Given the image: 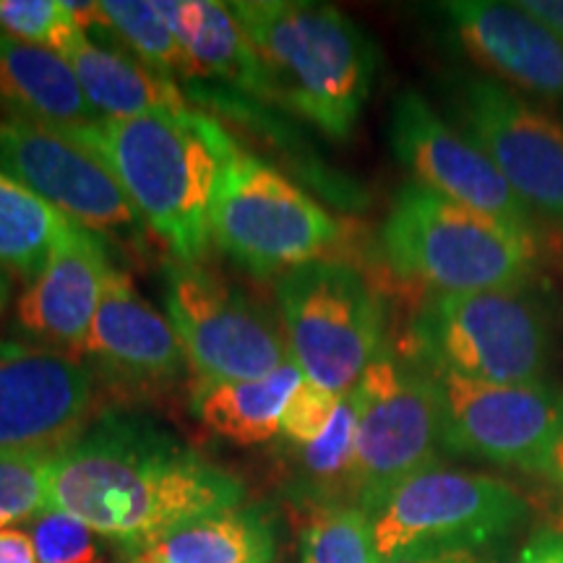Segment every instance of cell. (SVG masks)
I'll list each match as a JSON object with an SVG mask.
<instances>
[{"mask_svg":"<svg viewBox=\"0 0 563 563\" xmlns=\"http://www.w3.org/2000/svg\"><path fill=\"white\" fill-rule=\"evenodd\" d=\"M70 224L53 203L0 170V272L34 277Z\"/></svg>","mask_w":563,"mask_h":563,"instance_id":"cell-24","label":"cell"},{"mask_svg":"<svg viewBox=\"0 0 563 563\" xmlns=\"http://www.w3.org/2000/svg\"><path fill=\"white\" fill-rule=\"evenodd\" d=\"M412 361L483 384L543 382L553 355V316L530 285L431 292L410 323Z\"/></svg>","mask_w":563,"mask_h":563,"instance_id":"cell-5","label":"cell"},{"mask_svg":"<svg viewBox=\"0 0 563 563\" xmlns=\"http://www.w3.org/2000/svg\"><path fill=\"white\" fill-rule=\"evenodd\" d=\"M389 146L399 165L415 178L412 183L538 241L534 217L496 165L418 89H405L394 97Z\"/></svg>","mask_w":563,"mask_h":563,"instance_id":"cell-13","label":"cell"},{"mask_svg":"<svg viewBox=\"0 0 563 563\" xmlns=\"http://www.w3.org/2000/svg\"><path fill=\"white\" fill-rule=\"evenodd\" d=\"M60 55L70 63L100 118L125 121L150 112L188 108L173 76L150 68L129 51L97 45L87 34H76Z\"/></svg>","mask_w":563,"mask_h":563,"instance_id":"cell-21","label":"cell"},{"mask_svg":"<svg viewBox=\"0 0 563 563\" xmlns=\"http://www.w3.org/2000/svg\"><path fill=\"white\" fill-rule=\"evenodd\" d=\"M277 300L302 376L344 394L384 350V300L355 266L316 258L282 274Z\"/></svg>","mask_w":563,"mask_h":563,"instance_id":"cell-6","label":"cell"},{"mask_svg":"<svg viewBox=\"0 0 563 563\" xmlns=\"http://www.w3.org/2000/svg\"><path fill=\"white\" fill-rule=\"evenodd\" d=\"M382 249L399 277L433 292L525 287L538 269V241L418 183L394 194Z\"/></svg>","mask_w":563,"mask_h":563,"instance_id":"cell-4","label":"cell"},{"mask_svg":"<svg viewBox=\"0 0 563 563\" xmlns=\"http://www.w3.org/2000/svg\"><path fill=\"white\" fill-rule=\"evenodd\" d=\"M340 397L342 394L327 391L308 382V378H302V384L292 391L290 402L282 412L279 433L298 449L319 441L334 418Z\"/></svg>","mask_w":563,"mask_h":563,"instance_id":"cell-31","label":"cell"},{"mask_svg":"<svg viewBox=\"0 0 563 563\" xmlns=\"http://www.w3.org/2000/svg\"><path fill=\"white\" fill-rule=\"evenodd\" d=\"M0 563H40L30 534L21 530H0Z\"/></svg>","mask_w":563,"mask_h":563,"instance_id":"cell-35","label":"cell"},{"mask_svg":"<svg viewBox=\"0 0 563 563\" xmlns=\"http://www.w3.org/2000/svg\"><path fill=\"white\" fill-rule=\"evenodd\" d=\"M53 456L0 449V530L47 511V475Z\"/></svg>","mask_w":563,"mask_h":563,"instance_id":"cell-28","label":"cell"},{"mask_svg":"<svg viewBox=\"0 0 563 563\" xmlns=\"http://www.w3.org/2000/svg\"><path fill=\"white\" fill-rule=\"evenodd\" d=\"M357 415L361 402L352 386L340 397L334 418L321 439L300 446V493L306 501L316 504V509L352 504L350 477L355 462Z\"/></svg>","mask_w":563,"mask_h":563,"instance_id":"cell-25","label":"cell"},{"mask_svg":"<svg viewBox=\"0 0 563 563\" xmlns=\"http://www.w3.org/2000/svg\"><path fill=\"white\" fill-rule=\"evenodd\" d=\"M530 506L501 477L431 467L394 488L371 514L382 563L426 548H498Z\"/></svg>","mask_w":563,"mask_h":563,"instance_id":"cell-9","label":"cell"},{"mask_svg":"<svg viewBox=\"0 0 563 563\" xmlns=\"http://www.w3.org/2000/svg\"><path fill=\"white\" fill-rule=\"evenodd\" d=\"M0 32L58 55L84 34L63 0H0Z\"/></svg>","mask_w":563,"mask_h":563,"instance_id":"cell-29","label":"cell"},{"mask_svg":"<svg viewBox=\"0 0 563 563\" xmlns=\"http://www.w3.org/2000/svg\"><path fill=\"white\" fill-rule=\"evenodd\" d=\"M431 376L441 402V449L449 454L530 473L563 422V391L548 382L506 386L446 371Z\"/></svg>","mask_w":563,"mask_h":563,"instance_id":"cell-12","label":"cell"},{"mask_svg":"<svg viewBox=\"0 0 563 563\" xmlns=\"http://www.w3.org/2000/svg\"><path fill=\"white\" fill-rule=\"evenodd\" d=\"M439 11L477 66L563 110V42L545 24L498 0H449Z\"/></svg>","mask_w":563,"mask_h":563,"instance_id":"cell-17","label":"cell"},{"mask_svg":"<svg viewBox=\"0 0 563 563\" xmlns=\"http://www.w3.org/2000/svg\"><path fill=\"white\" fill-rule=\"evenodd\" d=\"M530 473L540 475L543 481H548L551 485H555L559 490H563V422H561L559 433L553 435V441L548 443L543 456H540V460L532 464Z\"/></svg>","mask_w":563,"mask_h":563,"instance_id":"cell-34","label":"cell"},{"mask_svg":"<svg viewBox=\"0 0 563 563\" xmlns=\"http://www.w3.org/2000/svg\"><path fill=\"white\" fill-rule=\"evenodd\" d=\"M274 527L258 506L207 514L157 540L139 563H272Z\"/></svg>","mask_w":563,"mask_h":563,"instance_id":"cell-23","label":"cell"},{"mask_svg":"<svg viewBox=\"0 0 563 563\" xmlns=\"http://www.w3.org/2000/svg\"><path fill=\"white\" fill-rule=\"evenodd\" d=\"M104 21L112 37L125 45V51L136 55L141 63L159 70L165 76L186 74V58L175 40V34L162 16L157 0L139 3V0H104Z\"/></svg>","mask_w":563,"mask_h":563,"instance_id":"cell-26","label":"cell"},{"mask_svg":"<svg viewBox=\"0 0 563 563\" xmlns=\"http://www.w3.org/2000/svg\"><path fill=\"white\" fill-rule=\"evenodd\" d=\"M230 11L256 47L272 102L327 139L347 141L378 70L376 42L363 26L311 0H238Z\"/></svg>","mask_w":563,"mask_h":563,"instance_id":"cell-3","label":"cell"},{"mask_svg":"<svg viewBox=\"0 0 563 563\" xmlns=\"http://www.w3.org/2000/svg\"><path fill=\"white\" fill-rule=\"evenodd\" d=\"M302 378L298 363L290 361L253 382H196L191 410L207 431L238 446H253L279 433L282 412Z\"/></svg>","mask_w":563,"mask_h":563,"instance_id":"cell-22","label":"cell"},{"mask_svg":"<svg viewBox=\"0 0 563 563\" xmlns=\"http://www.w3.org/2000/svg\"><path fill=\"white\" fill-rule=\"evenodd\" d=\"M178 40L186 76H214L241 95L272 100L266 70L230 3L214 0H157Z\"/></svg>","mask_w":563,"mask_h":563,"instance_id":"cell-19","label":"cell"},{"mask_svg":"<svg viewBox=\"0 0 563 563\" xmlns=\"http://www.w3.org/2000/svg\"><path fill=\"white\" fill-rule=\"evenodd\" d=\"M355 394L361 415L350 498L371 517L394 488L439 467L441 402L431 371L389 350L365 368Z\"/></svg>","mask_w":563,"mask_h":563,"instance_id":"cell-7","label":"cell"},{"mask_svg":"<svg viewBox=\"0 0 563 563\" xmlns=\"http://www.w3.org/2000/svg\"><path fill=\"white\" fill-rule=\"evenodd\" d=\"M509 563H563V530L543 527L530 534Z\"/></svg>","mask_w":563,"mask_h":563,"instance_id":"cell-33","label":"cell"},{"mask_svg":"<svg viewBox=\"0 0 563 563\" xmlns=\"http://www.w3.org/2000/svg\"><path fill=\"white\" fill-rule=\"evenodd\" d=\"M165 308L196 382H253L292 361L272 316L199 264L165 266Z\"/></svg>","mask_w":563,"mask_h":563,"instance_id":"cell-11","label":"cell"},{"mask_svg":"<svg viewBox=\"0 0 563 563\" xmlns=\"http://www.w3.org/2000/svg\"><path fill=\"white\" fill-rule=\"evenodd\" d=\"M302 563H382L368 514L352 504L316 509L302 530Z\"/></svg>","mask_w":563,"mask_h":563,"instance_id":"cell-27","label":"cell"},{"mask_svg":"<svg viewBox=\"0 0 563 563\" xmlns=\"http://www.w3.org/2000/svg\"><path fill=\"white\" fill-rule=\"evenodd\" d=\"M211 241L256 277L323 258L340 241V222L264 159L238 150L224 170Z\"/></svg>","mask_w":563,"mask_h":563,"instance_id":"cell-8","label":"cell"},{"mask_svg":"<svg viewBox=\"0 0 563 563\" xmlns=\"http://www.w3.org/2000/svg\"><path fill=\"white\" fill-rule=\"evenodd\" d=\"M446 102L534 220L563 232V123L490 76H454Z\"/></svg>","mask_w":563,"mask_h":563,"instance_id":"cell-10","label":"cell"},{"mask_svg":"<svg viewBox=\"0 0 563 563\" xmlns=\"http://www.w3.org/2000/svg\"><path fill=\"white\" fill-rule=\"evenodd\" d=\"M32 543L40 563H95V530L63 511H42L34 517Z\"/></svg>","mask_w":563,"mask_h":563,"instance_id":"cell-30","label":"cell"},{"mask_svg":"<svg viewBox=\"0 0 563 563\" xmlns=\"http://www.w3.org/2000/svg\"><path fill=\"white\" fill-rule=\"evenodd\" d=\"M496 548H426L386 563H498Z\"/></svg>","mask_w":563,"mask_h":563,"instance_id":"cell-32","label":"cell"},{"mask_svg":"<svg viewBox=\"0 0 563 563\" xmlns=\"http://www.w3.org/2000/svg\"><path fill=\"white\" fill-rule=\"evenodd\" d=\"M519 9L545 24L563 42V0H522Z\"/></svg>","mask_w":563,"mask_h":563,"instance_id":"cell-36","label":"cell"},{"mask_svg":"<svg viewBox=\"0 0 563 563\" xmlns=\"http://www.w3.org/2000/svg\"><path fill=\"white\" fill-rule=\"evenodd\" d=\"M235 475L146 418L104 415L53 456L47 511L141 555L180 525L243 506Z\"/></svg>","mask_w":563,"mask_h":563,"instance_id":"cell-1","label":"cell"},{"mask_svg":"<svg viewBox=\"0 0 563 563\" xmlns=\"http://www.w3.org/2000/svg\"><path fill=\"white\" fill-rule=\"evenodd\" d=\"M115 269L100 232L70 222L53 245L45 266L21 292L19 327L45 342V347L79 357Z\"/></svg>","mask_w":563,"mask_h":563,"instance_id":"cell-16","label":"cell"},{"mask_svg":"<svg viewBox=\"0 0 563 563\" xmlns=\"http://www.w3.org/2000/svg\"><path fill=\"white\" fill-rule=\"evenodd\" d=\"M9 298H11L9 277H5V272H0V316H3L5 306H9Z\"/></svg>","mask_w":563,"mask_h":563,"instance_id":"cell-37","label":"cell"},{"mask_svg":"<svg viewBox=\"0 0 563 563\" xmlns=\"http://www.w3.org/2000/svg\"><path fill=\"white\" fill-rule=\"evenodd\" d=\"M0 34H3V32H0Z\"/></svg>","mask_w":563,"mask_h":563,"instance_id":"cell-38","label":"cell"},{"mask_svg":"<svg viewBox=\"0 0 563 563\" xmlns=\"http://www.w3.org/2000/svg\"><path fill=\"white\" fill-rule=\"evenodd\" d=\"M55 131L108 167L139 220L170 249L173 262H201L224 170L241 150L220 121L183 108Z\"/></svg>","mask_w":563,"mask_h":563,"instance_id":"cell-2","label":"cell"},{"mask_svg":"<svg viewBox=\"0 0 563 563\" xmlns=\"http://www.w3.org/2000/svg\"><path fill=\"white\" fill-rule=\"evenodd\" d=\"M79 357H89L100 376L131 389H154L178 382L186 352L167 313L136 292L129 274L112 272L100 311L91 321Z\"/></svg>","mask_w":563,"mask_h":563,"instance_id":"cell-18","label":"cell"},{"mask_svg":"<svg viewBox=\"0 0 563 563\" xmlns=\"http://www.w3.org/2000/svg\"><path fill=\"white\" fill-rule=\"evenodd\" d=\"M0 170L95 232H136L139 214L121 183L74 139L24 118L0 115Z\"/></svg>","mask_w":563,"mask_h":563,"instance_id":"cell-15","label":"cell"},{"mask_svg":"<svg viewBox=\"0 0 563 563\" xmlns=\"http://www.w3.org/2000/svg\"><path fill=\"white\" fill-rule=\"evenodd\" d=\"M0 102L9 115L47 129L102 121L63 55L5 34H0Z\"/></svg>","mask_w":563,"mask_h":563,"instance_id":"cell-20","label":"cell"},{"mask_svg":"<svg viewBox=\"0 0 563 563\" xmlns=\"http://www.w3.org/2000/svg\"><path fill=\"white\" fill-rule=\"evenodd\" d=\"M95 371L76 355L0 340V449L58 454L89 428Z\"/></svg>","mask_w":563,"mask_h":563,"instance_id":"cell-14","label":"cell"}]
</instances>
